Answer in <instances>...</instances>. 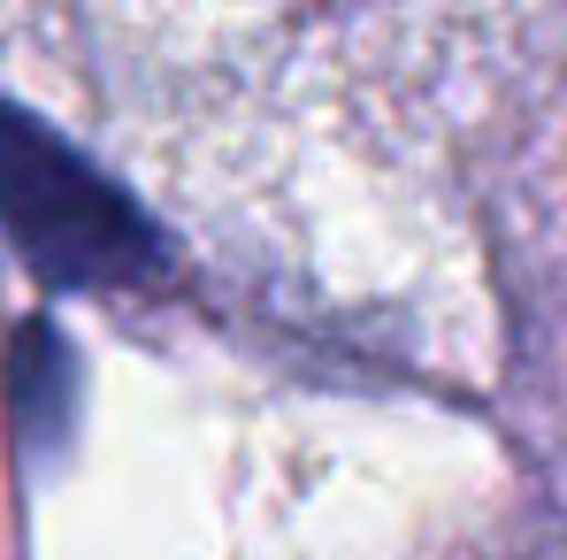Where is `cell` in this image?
Listing matches in <instances>:
<instances>
[{
    "instance_id": "1",
    "label": "cell",
    "mask_w": 567,
    "mask_h": 560,
    "mask_svg": "<svg viewBox=\"0 0 567 560\" xmlns=\"http://www.w3.org/2000/svg\"><path fill=\"white\" fill-rule=\"evenodd\" d=\"M0 215L54 284H138L154 277V223L100 177L85 154L47 139L31 115L0 108Z\"/></svg>"
},
{
    "instance_id": "2",
    "label": "cell",
    "mask_w": 567,
    "mask_h": 560,
    "mask_svg": "<svg viewBox=\"0 0 567 560\" xmlns=\"http://www.w3.org/2000/svg\"><path fill=\"white\" fill-rule=\"evenodd\" d=\"M537 560H567V538H560V546H545V553H537Z\"/></svg>"
}]
</instances>
